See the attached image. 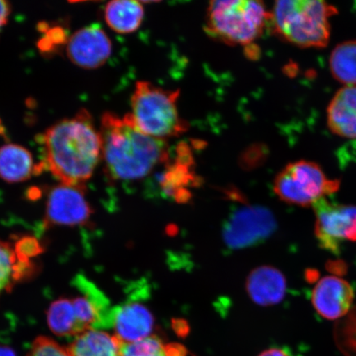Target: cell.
<instances>
[{"label": "cell", "instance_id": "6da1fadb", "mask_svg": "<svg viewBox=\"0 0 356 356\" xmlns=\"http://www.w3.org/2000/svg\"><path fill=\"white\" fill-rule=\"evenodd\" d=\"M42 143L44 167L61 184L84 186L102 159L100 131L86 110L48 128Z\"/></svg>", "mask_w": 356, "mask_h": 356}, {"label": "cell", "instance_id": "7a4b0ae2", "mask_svg": "<svg viewBox=\"0 0 356 356\" xmlns=\"http://www.w3.org/2000/svg\"><path fill=\"white\" fill-rule=\"evenodd\" d=\"M102 159L106 176L114 181L141 179L169 159L167 141L145 135L130 113L119 118L105 113L101 120Z\"/></svg>", "mask_w": 356, "mask_h": 356}, {"label": "cell", "instance_id": "3957f363", "mask_svg": "<svg viewBox=\"0 0 356 356\" xmlns=\"http://www.w3.org/2000/svg\"><path fill=\"white\" fill-rule=\"evenodd\" d=\"M337 8L319 0H282L270 12V24L280 38L302 48H323L331 37L330 19Z\"/></svg>", "mask_w": 356, "mask_h": 356}, {"label": "cell", "instance_id": "277c9868", "mask_svg": "<svg viewBox=\"0 0 356 356\" xmlns=\"http://www.w3.org/2000/svg\"><path fill=\"white\" fill-rule=\"evenodd\" d=\"M206 19V31L211 38L247 47L264 34L270 22V12L261 1L216 0L209 3Z\"/></svg>", "mask_w": 356, "mask_h": 356}, {"label": "cell", "instance_id": "5b68a950", "mask_svg": "<svg viewBox=\"0 0 356 356\" xmlns=\"http://www.w3.org/2000/svg\"><path fill=\"white\" fill-rule=\"evenodd\" d=\"M179 90H168L148 81L137 82L131 97L130 115L145 135L167 140L184 135L189 124L177 108Z\"/></svg>", "mask_w": 356, "mask_h": 356}, {"label": "cell", "instance_id": "8992f818", "mask_svg": "<svg viewBox=\"0 0 356 356\" xmlns=\"http://www.w3.org/2000/svg\"><path fill=\"white\" fill-rule=\"evenodd\" d=\"M340 185L339 180L329 179L318 163L299 160L289 163L278 173L274 191L284 202L307 207L336 193Z\"/></svg>", "mask_w": 356, "mask_h": 356}, {"label": "cell", "instance_id": "52a82bcc", "mask_svg": "<svg viewBox=\"0 0 356 356\" xmlns=\"http://www.w3.org/2000/svg\"><path fill=\"white\" fill-rule=\"evenodd\" d=\"M277 229V220L268 209L259 206L238 208L227 219L222 238L232 250L256 246Z\"/></svg>", "mask_w": 356, "mask_h": 356}, {"label": "cell", "instance_id": "ba28073f", "mask_svg": "<svg viewBox=\"0 0 356 356\" xmlns=\"http://www.w3.org/2000/svg\"><path fill=\"white\" fill-rule=\"evenodd\" d=\"M315 236L324 250L338 254L343 242H356V207L329 202L326 198L314 206Z\"/></svg>", "mask_w": 356, "mask_h": 356}, {"label": "cell", "instance_id": "9c48e42d", "mask_svg": "<svg viewBox=\"0 0 356 356\" xmlns=\"http://www.w3.org/2000/svg\"><path fill=\"white\" fill-rule=\"evenodd\" d=\"M86 186L60 184L49 193L44 225L46 226L86 225L92 210L86 195Z\"/></svg>", "mask_w": 356, "mask_h": 356}, {"label": "cell", "instance_id": "30bf717a", "mask_svg": "<svg viewBox=\"0 0 356 356\" xmlns=\"http://www.w3.org/2000/svg\"><path fill=\"white\" fill-rule=\"evenodd\" d=\"M113 44L99 26L91 25L77 31L67 42V56L75 65L95 70L108 60Z\"/></svg>", "mask_w": 356, "mask_h": 356}, {"label": "cell", "instance_id": "8fae6325", "mask_svg": "<svg viewBox=\"0 0 356 356\" xmlns=\"http://www.w3.org/2000/svg\"><path fill=\"white\" fill-rule=\"evenodd\" d=\"M354 291L346 280L331 275L319 280L312 293L311 301L323 318L340 320L349 313Z\"/></svg>", "mask_w": 356, "mask_h": 356}, {"label": "cell", "instance_id": "7c38bea8", "mask_svg": "<svg viewBox=\"0 0 356 356\" xmlns=\"http://www.w3.org/2000/svg\"><path fill=\"white\" fill-rule=\"evenodd\" d=\"M154 327L152 313L141 302H128L113 308L111 327L122 343H132L152 336Z\"/></svg>", "mask_w": 356, "mask_h": 356}, {"label": "cell", "instance_id": "4fadbf2b", "mask_svg": "<svg viewBox=\"0 0 356 356\" xmlns=\"http://www.w3.org/2000/svg\"><path fill=\"white\" fill-rule=\"evenodd\" d=\"M246 288L249 296L257 305L270 306L284 300L287 283L279 270L273 266H264L249 275Z\"/></svg>", "mask_w": 356, "mask_h": 356}, {"label": "cell", "instance_id": "5bb4252c", "mask_svg": "<svg viewBox=\"0 0 356 356\" xmlns=\"http://www.w3.org/2000/svg\"><path fill=\"white\" fill-rule=\"evenodd\" d=\"M327 122L336 136L356 139V86H343L335 93L327 106Z\"/></svg>", "mask_w": 356, "mask_h": 356}, {"label": "cell", "instance_id": "9a60e30c", "mask_svg": "<svg viewBox=\"0 0 356 356\" xmlns=\"http://www.w3.org/2000/svg\"><path fill=\"white\" fill-rule=\"evenodd\" d=\"M43 167V163L35 165L32 154L24 147L15 144L0 147V178L8 184L29 180Z\"/></svg>", "mask_w": 356, "mask_h": 356}, {"label": "cell", "instance_id": "2e32d148", "mask_svg": "<svg viewBox=\"0 0 356 356\" xmlns=\"http://www.w3.org/2000/svg\"><path fill=\"white\" fill-rule=\"evenodd\" d=\"M34 262H26L17 254L13 243L0 239V296L12 291L17 283L33 277Z\"/></svg>", "mask_w": 356, "mask_h": 356}, {"label": "cell", "instance_id": "e0dca14e", "mask_svg": "<svg viewBox=\"0 0 356 356\" xmlns=\"http://www.w3.org/2000/svg\"><path fill=\"white\" fill-rule=\"evenodd\" d=\"M145 16L144 6L134 0H114L106 4L105 20L111 30L120 34L136 32Z\"/></svg>", "mask_w": 356, "mask_h": 356}, {"label": "cell", "instance_id": "ac0fdd59", "mask_svg": "<svg viewBox=\"0 0 356 356\" xmlns=\"http://www.w3.org/2000/svg\"><path fill=\"white\" fill-rule=\"evenodd\" d=\"M121 347L115 336L92 329L77 336L67 350L70 356H120Z\"/></svg>", "mask_w": 356, "mask_h": 356}, {"label": "cell", "instance_id": "d6986e66", "mask_svg": "<svg viewBox=\"0 0 356 356\" xmlns=\"http://www.w3.org/2000/svg\"><path fill=\"white\" fill-rule=\"evenodd\" d=\"M332 77L344 86H356V40L338 44L329 57Z\"/></svg>", "mask_w": 356, "mask_h": 356}, {"label": "cell", "instance_id": "ffe728a7", "mask_svg": "<svg viewBox=\"0 0 356 356\" xmlns=\"http://www.w3.org/2000/svg\"><path fill=\"white\" fill-rule=\"evenodd\" d=\"M51 332L60 337H77L82 334L74 313L70 297H61L52 302L47 313Z\"/></svg>", "mask_w": 356, "mask_h": 356}, {"label": "cell", "instance_id": "44dd1931", "mask_svg": "<svg viewBox=\"0 0 356 356\" xmlns=\"http://www.w3.org/2000/svg\"><path fill=\"white\" fill-rule=\"evenodd\" d=\"M177 161L171 164L165 172L163 173L160 185L163 193L178 200H186V195L188 191L185 190V186L189 185V181L193 180L188 165L191 164V155L189 151L185 150L184 160H181L180 152L178 153Z\"/></svg>", "mask_w": 356, "mask_h": 356}, {"label": "cell", "instance_id": "7402d4cb", "mask_svg": "<svg viewBox=\"0 0 356 356\" xmlns=\"http://www.w3.org/2000/svg\"><path fill=\"white\" fill-rule=\"evenodd\" d=\"M120 356H185L184 347L165 344L159 337L150 336L132 343H122Z\"/></svg>", "mask_w": 356, "mask_h": 356}, {"label": "cell", "instance_id": "603a6c76", "mask_svg": "<svg viewBox=\"0 0 356 356\" xmlns=\"http://www.w3.org/2000/svg\"><path fill=\"white\" fill-rule=\"evenodd\" d=\"M334 335L342 353L346 356H356V306L338 320Z\"/></svg>", "mask_w": 356, "mask_h": 356}, {"label": "cell", "instance_id": "cb8c5ba5", "mask_svg": "<svg viewBox=\"0 0 356 356\" xmlns=\"http://www.w3.org/2000/svg\"><path fill=\"white\" fill-rule=\"evenodd\" d=\"M26 356H70L65 349L51 338L39 337L35 339Z\"/></svg>", "mask_w": 356, "mask_h": 356}, {"label": "cell", "instance_id": "d4e9b609", "mask_svg": "<svg viewBox=\"0 0 356 356\" xmlns=\"http://www.w3.org/2000/svg\"><path fill=\"white\" fill-rule=\"evenodd\" d=\"M11 13V6L8 1L0 0V30L7 24Z\"/></svg>", "mask_w": 356, "mask_h": 356}, {"label": "cell", "instance_id": "484cf974", "mask_svg": "<svg viewBox=\"0 0 356 356\" xmlns=\"http://www.w3.org/2000/svg\"><path fill=\"white\" fill-rule=\"evenodd\" d=\"M327 268L331 270L333 274L336 275H343L346 273L347 267L343 261H330L327 264Z\"/></svg>", "mask_w": 356, "mask_h": 356}, {"label": "cell", "instance_id": "4316f807", "mask_svg": "<svg viewBox=\"0 0 356 356\" xmlns=\"http://www.w3.org/2000/svg\"><path fill=\"white\" fill-rule=\"evenodd\" d=\"M259 356H292L287 350L282 348H270L266 350Z\"/></svg>", "mask_w": 356, "mask_h": 356}, {"label": "cell", "instance_id": "83f0119b", "mask_svg": "<svg viewBox=\"0 0 356 356\" xmlns=\"http://www.w3.org/2000/svg\"><path fill=\"white\" fill-rule=\"evenodd\" d=\"M0 356H16L15 351L8 347L0 345Z\"/></svg>", "mask_w": 356, "mask_h": 356}]
</instances>
